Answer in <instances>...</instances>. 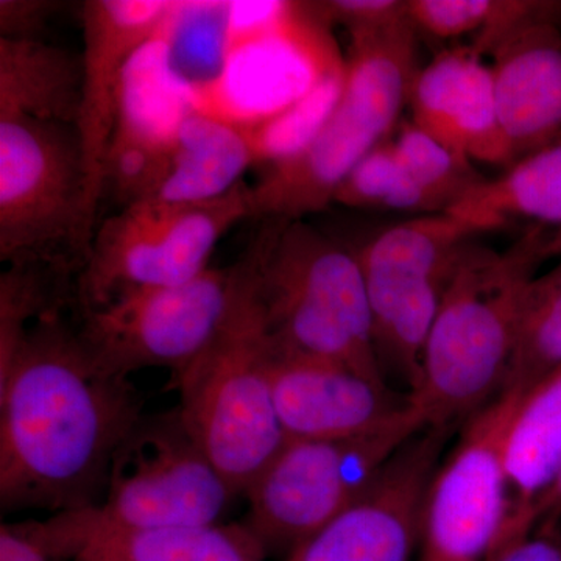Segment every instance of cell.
Segmentation results:
<instances>
[{"instance_id":"cell-19","label":"cell","mask_w":561,"mask_h":561,"mask_svg":"<svg viewBox=\"0 0 561 561\" xmlns=\"http://www.w3.org/2000/svg\"><path fill=\"white\" fill-rule=\"evenodd\" d=\"M560 468L561 368L524 393L505 435L508 508L494 549L534 534L531 508L556 481Z\"/></svg>"},{"instance_id":"cell-12","label":"cell","mask_w":561,"mask_h":561,"mask_svg":"<svg viewBox=\"0 0 561 561\" xmlns=\"http://www.w3.org/2000/svg\"><path fill=\"white\" fill-rule=\"evenodd\" d=\"M479 234L449 213L393 225L357 251L375 343L401 354L423 351L446 286Z\"/></svg>"},{"instance_id":"cell-27","label":"cell","mask_w":561,"mask_h":561,"mask_svg":"<svg viewBox=\"0 0 561 561\" xmlns=\"http://www.w3.org/2000/svg\"><path fill=\"white\" fill-rule=\"evenodd\" d=\"M230 16L231 3H175L169 20V54L184 79L205 81L217 76L230 44Z\"/></svg>"},{"instance_id":"cell-18","label":"cell","mask_w":561,"mask_h":561,"mask_svg":"<svg viewBox=\"0 0 561 561\" xmlns=\"http://www.w3.org/2000/svg\"><path fill=\"white\" fill-rule=\"evenodd\" d=\"M493 55L497 116L516 162L560 140L561 33L537 14L508 32Z\"/></svg>"},{"instance_id":"cell-35","label":"cell","mask_w":561,"mask_h":561,"mask_svg":"<svg viewBox=\"0 0 561 561\" xmlns=\"http://www.w3.org/2000/svg\"><path fill=\"white\" fill-rule=\"evenodd\" d=\"M561 522V468L556 481L538 500L530 512V526L534 531H557Z\"/></svg>"},{"instance_id":"cell-5","label":"cell","mask_w":561,"mask_h":561,"mask_svg":"<svg viewBox=\"0 0 561 561\" xmlns=\"http://www.w3.org/2000/svg\"><path fill=\"white\" fill-rule=\"evenodd\" d=\"M234 268V300L224 327L175 383L195 437L236 494H245L286 435L273 401L275 345L239 261Z\"/></svg>"},{"instance_id":"cell-33","label":"cell","mask_w":561,"mask_h":561,"mask_svg":"<svg viewBox=\"0 0 561 561\" xmlns=\"http://www.w3.org/2000/svg\"><path fill=\"white\" fill-rule=\"evenodd\" d=\"M485 561H561V537L557 531H534L494 549Z\"/></svg>"},{"instance_id":"cell-31","label":"cell","mask_w":561,"mask_h":561,"mask_svg":"<svg viewBox=\"0 0 561 561\" xmlns=\"http://www.w3.org/2000/svg\"><path fill=\"white\" fill-rule=\"evenodd\" d=\"M313 5L309 3L321 22H335L348 33L383 27L408 14V2L400 0H330Z\"/></svg>"},{"instance_id":"cell-25","label":"cell","mask_w":561,"mask_h":561,"mask_svg":"<svg viewBox=\"0 0 561 561\" xmlns=\"http://www.w3.org/2000/svg\"><path fill=\"white\" fill-rule=\"evenodd\" d=\"M350 208L438 214L440 209L408 171L389 139L376 146L348 173L334 202Z\"/></svg>"},{"instance_id":"cell-20","label":"cell","mask_w":561,"mask_h":561,"mask_svg":"<svg viewBox=\"0 0 561 561\" xmlns=\"http://www.w3.org/2000/svg\"><path fill=\"white\" fill-rule=\"evenodd\" d=\"M256 164L243 125L206 114H183L169 135V165L151 198L171 203L213 201L234 190Z\"/></svg>"},{"instance_id":"cell-29","label":"cell","mask_w":561,"mask_h":561,"mask_svg":"<svg viewBox=\"0 0 561 561\" xmlns=\"http://www.w3.org/2000/svg\"><path fill=\"white\" fill-rule=\"evenodd\" d=\"M169 165V136L151 135L144 127L119 119L105 165L106 190L124 206L153 197Z\"/></svg>"},{"instance_id":"cell-6","label":"cell","mask_w":561,"mask_h":561,"mask_svg":"<svg viewBox=\"0 0 561 561\" xmlns=\"http://www.w3.org/2000/svg\"><path fill=\"white\" fill-rule=\"evenodd\" d=\"M98 217L77 128L0 116V261L80 272Z\"/></svg>"},{"instance_id":"cell-11","label":"cell","mask_w":561,"mask_h":561,"mask_svg":"<svg viewBox=\"0 0 561 561\" xmlns=\"http://www.w3.org/2000/svg\"><path fill=\"white\" fill-rule=\"evenodd\" d=\"M524 391L507 386L465 427L437 468L421 522L420 561H485L508 508L504 443Z\"/></svg>"},{"instance_id":"cell-14","label":"cell","mask_w":561,"mask_h":561,"mask_svg":"<svg viewBox=\"0 0 561 561\" xmlns=\"http://www.w3.org/2000/svg\"><path fill=\"white\" fill-rule=\"evenodd\" d=\"M176 2L88 0L81 7V105L79 133L91 198L101 209L111 140L121 119L122 84L133 55L160 38Z\"/></svg>"},{"instance_id":"cell-28","label":"cell","mask_w":561,"mask_h":561,"mask_svg":"<svg viewBox=\"0 0 561 561\" xmlns=\"http://www.w3.org/2000/svg\"><path fill=\"white\" fill-rule=\"evenodd\" d=\"M342 79L343 72L323 77L291 105L267 119L245 125L256 162L273 164L308 146L330 116Z\"/></svg>"},{"instance_id":"cell-32","label":"cell","mask_w":561,"mask_h":561,"mask_svg":"<svg viewBox=\"0 0 561 561\" xmlns=\"http://www.w3.org/2000/svg\"><path fill=\"white\" fill-rule=\"evenodd\" d=\"M60 9L61 3L51 0H2L0 38L43 41L41 33Z\"/></svg>"},{"instance_id":"cell-17","label":"cell","mask_w":561,"mask_h":561,"mask_svg":"<svg viewBox=\"0 0 561 561\" xmlns=\"http://www.w3.org/2000/svg\"><path fill=\"white\" fill-rule=\"evenodd\" d=\"M409 105L413 124L460 158L515 162L497 116L493 69L472 47L443 51L419 70Z\"/></svg>"},{"instance_id":"cell-23","label":"cell","mask_w":561,"mask_h":561,"mask_svg":"<svg viewBox=\"0 0 561 561\" xmlns=\"http://www.w3.org/2000/svg\"><path fill=\"white\" fill-rule=\"evenodd\" d=\"M561 368V262L535 276L519 312L505 386L524 393Z\"/></svg>"},{"instance_id":"cell-7","label":"cell","mask_w":561,"mask_h":561,"mask_svg":"<svg viewBox=\"0 0 561 561\" xmlns=\"http://www.w3.org/2000/svg\"><path fill=\"white\" fill-rule=\"evenodd\" d=\"M253 219L245 181L213 201L171 203L146 198L102 221L79 272L80 311L122 295L187 283L209 267L214 247L236 225Z\"/></svg>"},{"instance_id":"cell-13","label":"cell","mask_w":561,"mask_h":561,"mask_svg":"<svg viewBox=\"0 0 561 561\" xmlns=\"http://www.w3.org/2000/svg\"><path fill=\"white\" fill-rule=\"evenodd\" d=\"M451 430L426 427L370 489L289 553V561H409L420 542L424 502Z\"/></svg>"},{"instance_id":"cell-16","label":"cell","mask_w":561,"mask_h":561,"mask_svg":"<svg viewBox=\"0 0 561 561\" xmlns=\"http://www.w3.org/2000/svg\"><path fill=\"white\" fill-rule=\"evenodd\" d=\"M41 546L69 561H265L245 526L128 527L94 508L22 523Z\"/></svg>"},{"instance_id":"cell-15","label":"cell","mask_w":561,"mask_h":561,"mask_svg":"<svg viewBox=\"0 0 561 561\" xmlns=\"http://www.w3.org/2000/svg\"><path fill=\"white\" fill-rule=\"evenodd\" d=\"M275 345V343H273ZM273 401L286 440H348L386 430L411 413V394L345 365L275 348Z\"/></svg>"},{"instance_id":"cell-36","label":"cell","mask_w":561,"mask_h":561,"mask_svg":"<svg viewBox=\"0 0 561 561\" xmlns=\"http://www.w3.org/2000/svg\"><path fill=\"white\" fill-rule=\"evenodd\" d=\"M551 256H561V228H557V231L552 232Z\"/></svg>"},{"instance_id":"cell-3","label":"cell","mask_w":561,"mask_h":561,"mask_svg":"<svg viewBox=\"0 0 561 561\" xmlns=\"http://www.w3.org/2000/svg\"><path fill=\"white\" fill-rule=\"evenodd\" d=\"M239 264L276 350L387 383L356 253L302 219H264Z\"/></svg>"},{"instance_id":"cell-24","label":"cell","mask_w":561,"mask_h":561,"mask_svg":"<svg viewBox=\"0 0 561 561\" xmlns=\"http://www.w3.org/2000/svg\"><path fill=\"white\" fill-rule=\"evenodd\" d=\"M549 9L548 3L511 0H409L408 14L416 32L454 39L478 33L472 49L493 51L519 24Z\"/></svg>"},{"instance_id":"cell-26","label":"cell","mask_w":561,"mask_h":561,"mask_svg":"<svg viewBox=\"0 0 561 561\" xmlns=\"http://www.w3.org/2000/svg\"><path fill=\"white\" fill-rule=\"evenodd\" d=\"M61 275L41 265H9L0 275V376L10 370L33 328L60 313L57 278Z\"/></svg>"},{"instance_id":"cell-22","label":"cell","mask_w":561,"mask_h":561,"mask_svg":"<svg viewBox=\"0 0 561 561\" xmlns=\"http://www.w3.org/2000/svg\"><path fill=\"white\" fill-rule=\"evenodd\" d=\"M446 213L478 232L513 219L561 228V139L516 161L497 179H483Z\"/></svg>"},{"instance_id":"cell-30","label":"cell","mask_w":561,"mask_h":561,"mask_svg":"<svg viewBox=\"0 0 561 561\" xmlns=\"http://www.w3.org/2000/svg\"><path fill=\"white\" fill-rule=\"evenodd\" d=\"M391 144L402 164L431 195L440 213L451 209L468 191L483 180L472 169L471 161L446 149L413 122L402 124L397 135L391 136Z\"/></svg>"},{"instance_id":"cell-4","label":"cell","mask_w":561,"mask_h":561,"mask_svg":"<svg viewBox=\"0 0 561 561\" xmlns=\"http://www.w3.org/2000/svg\"><path fill=\"white\" fill-rule=\"evenodd\" d=\"M411 18L350 32L337 101L308 146L268 164L251 186L253 219H305L330 206L348 173L389 139L415 79Z\"/></svg>"},{"instance_id":"cell-34","label":"cell","mask_w":561,"mask_h":561,"mask_svg":"<svg viewBox=\"0 0 561 561\" xmlns=\"http://www.w3.org/2000/svg\"><path fill=\"white\" fill-rule=\"evenodd\" d=\"M0 561H69L41 546L22 524L0 526Z\"/></svg>"},{"instance_id":"cell-9","label":"cell","mask_w":561,"mask_h":561,"mask_svg":"<svg viewBox=\"0 0 561 561\" xmlns=\"http://www.w3.org/2000/svg\"><path fill=\"white\" fill-rule=\"evenodd\" d=\"M236 496L176 408L133 424L91 508L119 526H213Z\"/></svg>"},{"instance_id":"cell-10","label":"cell","mask_w":561,"mask_h":561,"mask_svg":"<svg viewBox=\"0 0 561 561\" xmlns=\"http://www.w3.org/2000/svg\"><path fill=\"white\" fill-rule=\"evenodd\" d=\"M234 291V264L208 267L179 286L130 291L83 311L77 331L105 370L130 376L169 367L179 376L219 334Z\"/></svg>"},{"instance_id":"cell-8","label":"cell","mask_w":561,"mask_h":561,"mask_svg":"<svg viewBox=\"0 0 561 561\" xmlns=\"http://www.w3.org/2000/svg\"><path fill=\"white\" fill-rule=\"evenodd\" d=\"M426 430L416 408L386 430L348 440H286L245 496L243 526L265 552L294 551L365 493Z\"/></svg>"},{"instance_id":"cell-2","label":"cell","mask_w":561,"mask_h":561,"mask_svg":"<svg viewBox=\"0 0 561 561\" xmlns=\"http://www.w3.org/2000/svg\"><path fill=\"white\" fill-rule=\"evenodd\" d=\"M551 239L552 232L535 225L505 251L474 242L465 250L443 294L411 394L426 427L453 430L504 389L524 295L551 256Z\"/></svg>"},{"instance_id":"cell-1","label":"cell","mask_w":561,"mask_h":561,"mask_svg":"<svg viewBox=\"0 0 561 561\" xmlns=\"http://www.w3.org/2000/svg\"><path fill=\"white\" fill-rule=\"evenodd\" d=\"M128 376L105 370L60 313L41 320L0 376V507L101 504L111 461L142 415Z\"/></svg>"},{"instance_id":"cell-21","label":"cell","mask_w":561,"mask_h":561,"mask_svg":"<svg viewBox=\"0 0 561 561\" xmlns=\"http://www.w3.org/2000/svg\"><path fill=\"white\" fill-rule=\"evenodd\" d=\"M81 81L79 55L44 41L0 38V116L76 127Z\"/></svg>"}]
</instances>
